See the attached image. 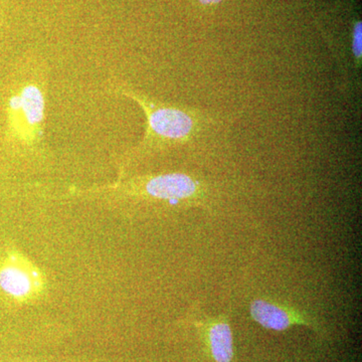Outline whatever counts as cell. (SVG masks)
I'll use <instances>...</instances> for the list:
<instances>
[{"instance_id": "6da1fadb", "label": "cell", "mask_w": 362, "mask_h": 362, "mask_svg": "<svg viewBox=\"0 0 362 362\" xmlns=\"http://www.w3.org/2000/svg\"><path fill=\"white\" fill-rule=\"evenodd\" d=\"M119 93L139 105L146 116L144 138L126 159V166L149 152L187 144L213 123L211 117L197 109L169 106L125 88H119Z\"/></svg>"}, {"instance_id": "7a4b0ae2", "label": "cell", "mask_w": 362, "mask_h": 362, "mask_svg": "<svg viewBox=\"0 0 362 362\" xmlns=\"http://www.w3.org/2000/svg\"><path fill=\"white\" fill-rule=\"evenodd\" d=\"M84 194L113 201L132 199L170 204H199L206 199L207 187L202 181L185 173H160L136 176L107 187L90 188L85 190Z\"/></svg>"}, {"instance_id": "3957f363", "label": "cell", "mask_w": 362, "mask_h": 362, "mask_svg": "<svg viewBox=\"0 0 362 362\" xmlns=\"http://www.w3.org/2000/svg\"><path fill=\"white\" fill-rule=\"evenodd\" d=\"M45 100L35 84L23 86L9 98L7 105L9 128L23 141L33 142L42 133L45 122Z\"/></svg>"}, {"instance_id": "277c9868", "label": "cell", "mask_w": 362, "mask_h": 362, "mask_svg": "<svg viewBox=\"0 0 362 362\" xmlns=\"http://www.w3.org/2000/svg\"><path fill=\"white\" fill-rule=\"evenodd\" d=\"M45 287L44 274L21 252L11 251L0 263V288L18 302L40 297Z\"/></svg>"}, {"instance_id": "5b68a950", "label": "cell", "mask_w": 362, "mask_h": 362, "mask_svg": "<svg viewBox=\"0 0 362 362\" xmlns=\"http://www.w3.org/2000/svg\"><path fill=\"white\" fill-rule=\"evenodd\" d=\"M252 318L266 329L284 331L294 325H305L317 329L318 326L302 312L280 303L257 299L250 305Z\"/></svg>"}, {"instance_id": "8992f818", "label": "cell", "mask_w": 362, "mask_h": 362, "mask_svg": "<svg viewBox=\"0 0 362 362\" xmlns=\"http://www.w3.org/2000/svg\"><path fill=\"white\" fill-rule=\"evenodd\" d=\"M206 345L214 362H233V339L230 324L226 316L211 319L204 326Z\"/></svg>"}, {"instance_id": "52a82bcc", "label": "cell", "mask_w": 362, "mask_h": 362, "mask_svg": "<svg viewBox=\"0 0 362 362\" xmlns=\"http://www.w3.org/2000/svg\"><path fill=\"white\" fill-rule=\"evenodd\" d=\"M352 52L357 68L361 69L362 62V23L356 21L352 30Z\"/></svg>"}, {"instance_id": "ba28073f", "label": "cell", "mask_w": 362, "mask_h": 362, "mask_svg": "<svg viewBox=\"0 0 362 362\" xmlns=\"http://www.w3.org/2000/svg\"><path fill=\"white\" fill-rule=\"evenodd\" d=\"M223 0H199L202 4L204 6H216V4H221Z\"/></svg>"}]
</instances>
